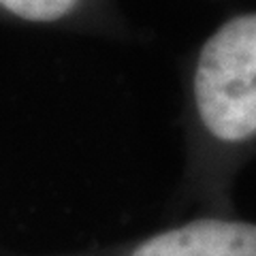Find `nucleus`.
<instances>
[{"instance_id": "nucleus-1", "label": "nucleus", "mask_w": 256, "mask_h": 256, "mask_svg": "<svg viewBox=\"0 0 256 256\" xmlns=\"http://www.w3.org/2000/svg\"><path fill=\"white\" fill-rule=\"evenodd\" d=\"M192 175L218 184L256 150V13L203 43L188 86Z\"/></svg>"}, {"instance_id": "nucleus-2", "label": "nucleus", "mask_w": 256, "mask_h": 256, "mask_svg": "<svg viewBox=\"0 0 256 256\" xmlns=\"http://www.w3.org/2000/svg\"><path fill=\"white\" fill-rule=\"evenodd\" d=\"M94 256H256V222L203 216Z\"/></svg>"}, {"instance_id": "nucleus-3", "label": "nucleus", "mask_w": 256, "mask_h": 256, "mask_svg": "<svg viewBox=\"0 0 256 256\" xmlns=\"http://www.w3.org/2000/svg\"><path fill=\"white\" fill-rule=\"evenodd\" d=\"M79 4V0H0L9 13L28 22H56L62 20Z\"/></svg>"}]
</instances>
